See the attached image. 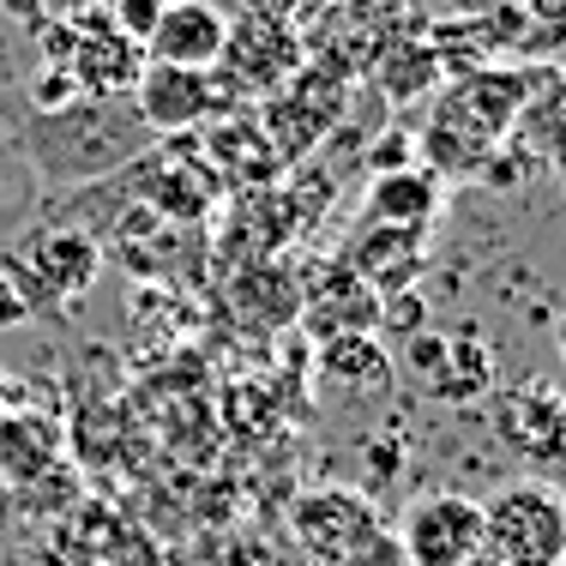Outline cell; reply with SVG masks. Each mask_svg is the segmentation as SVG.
I'll use <instances>...</instances> for the list:
<instances>
[{
    "label": "cell",
    "instance_id": "1",
    "mask_svg": "<svg viewBox=\"0 0 566 566\" xmlns=\"http://www.w3.org/2000/svg\"><path fill=\"white\" fill-rule=\"evenodd\" d=\"M548 66H476L464 78H447L434 115H428L422 139V169L434 181H476V169L489 164V151L512 133L518 109L536 97Z\"/></svg>",
    "mask_w": 566,
    "mask_h": 566
},
{
    "label": "cell",
    "instance_id": "2",
    "mask_svg": "<svg viewBox=\"0 0 566 566\" xmlns=\"http://www.w3.org/2000/svg\"><path fill=\"white\" fill-rule=\"evenodd\" d=\"M151 127L133 115L127 97H73L55 115H31L19 127V151L36 164L43 181H103L133 169L151 151Z\"/></svg>",
    "mask_w": 566,
    "mask_h": 566
},
{
    "label": "cell",
    "instance_id": "3",
    "mask_svg": "<svg viewBox=\"0 0 566 566\" xmlns=\"http://www.w3.org/2000/svg\"><path fill=\"white\" fill-rule=\"evenodd\" d=\"M482 555L501 566H566V494L524 476L482 506Z\"/></svg>",
    "mask_w": 566,
    "mask_h": 566
},
{
    "label": "cell",
    "instance_id": "4",
    "mask_svg": "<svg viewBox=\"0 0 566 566\" xmlns=\"http://www.w3.org/2000/svg\"><path fill=\"white\" fill-rule=\"evenodd\" d=\"M0 265H7L12 283H19L24 307H31V319H36V314H55V307L78 302V295L97 283L103 253H97V241H91L85 229L49 223V229H36V235H24L19 260H0Z\"/></svg>",
    "mask_w": 566,
    "mask_h": 566
},
{
    "label": "cell",
    "instance_id": "5",
    "mask_svg": "<svg viewBox=\"0 0 566 566\" xmlns=\"http://www.w3.org/2000/svg\"><path fill=\"white\" fill-rule=\"evenodd\" d=\"M489 428L494 440L531 470H560L566 464V392L555 380H512L494 386L489 398Z\"/></svg>",
    "mask_w": 566,
    "mask_h": 566
},
{
    "label": "cell",
    "instance_id": "6",
    "mask_svg": "<svg viewBox=\"0 0 566 566\" xmlns=\"http://www.w3.org/2000/svg\"><path fill=\"white\" fill-rule=\"evenodd\" d=\"M398 548L410 566H470L482 555V501L470 494H422L398 518Z\"/></svg>",
    "mask_w": 566,
    "mask_h": 566
},
{
    "label": "cell",
    "instance_id": "7",
    "mask_svg": "<svg viewBox=\"0 0 566 566\" xmlns=\"http://www.w3.org/2000/svg\"><path fill=\"white\" fill-rule=\"evenodd\" d=\"M290 531L314 560L338 566L344 555H356L374 531H386V524H380V506H374L368 489H338V482H332V489H314V494L295 501Z\"/></svg>",
    "mask_w": 566,
    "mask_h": 566
},
{
    "label": "cell",
    "instance_id": "8",
    "mask_svg": "<svg viewBox=\"0 0 566 566\" xmlns=\"http://www.w3.org/2000/svg\"><path fill=\"white\" fill-rule=\"evenodd\" d=\"M66 24V73H73L78 97H133L145 73V49L109 24V12H85V19H61Z\"/></svg>",
    "mask_w": 566,
    "mask_h": 566
},
{
    "label": "cell",
    "instance_id": "9",
    "mask_svg": "<svg viewBox=\"0 0 566 566\" xmlns=\"http://www.w3.org/2000/svg\"><path fill=\"white\" fill-rule=\"evenodd\" d=\"M127 103H133V115L151 127V139H169V133H199L206 120H218L223 91L211 73L145 61V73H139V85H133Z\"/></svg>",
    "mask_w": 566,
    "mask_h": 566
},
{
    "label": "cell",
    "instance_id": "10",
    "mask_svg": "<svg viewBox=\"0 0 566 566\" xmlns=\"http://www.w3.org/2000/svg\"><path fill=\"white\" fill-rule=\"evenodd\" d=\"M223 43H229V19H223L218 0H169L157 31H151V43H145V61L211 73V66L223 61Z\"/></svg>",
    "mask_w": 566,
    "mask_h": 566
},
{
    "label": "cell",
    "instance_id": "11",
    "mask_svg": "<svg viewBox=\"0 0 566 566\" xmlns=\"http://www.w3.org/2000/svg\"><path fill=\"white\" fill-rule=\"evenodd\" d=\"M307 326H314L319 344L374 338V326H380V295L349 272L344 260H332V265L314 272V290H307Z\"/></svg>",
    "mask_w": 566,
    "mask_h": 566
},
{
    "label": "cell",
    "instance_id": "12",
    "mask_svg": "<svg viewBox=\"0 0 566 566\" xmlns=\"http://www.w3.org/2000/svg\"><path fill=\"white\" fill-rule=\"evenodd\" d=\"M349 272L368 283L374 295H403L422 272V235L416 229H386V223H361L356 241H349Z\"/></svg>",
    "mask_w": 566,
    "mask_h": 566
},
{
    "label": "cell",
    "instance_id": "13",
    "mask_svg": "<svg viewBox=\"0 0 566 566\" xmlns=\"http://www.w3.org/2000/svg\"><path fill=\"white\" fill-rule=\"evenodd\" d=\"M55 458H61V422L55 416L19 410V403L0 410V482H7V489L43 482V470H55Z\"/></svg>",
    "mask_w": 566,
    "mask_h": 566
},
{
    "label": "cell",
    "instance_id": "14",
    "mask_svg": "<svg viewBox=\"0 0 566 566\" xmlns=\"http://www.w3.org/2000/svg\"><path fill=\"white\" fill-rule=\"evenodd\" d=\"M368 73H374V85H380V97L392 103V109H410V103L434 97V91L447 85L440 55L428 49V31H392Z\"/></svg>",
    "mask_w": 566,
    "mask_h": 566
},
{
    "label": "cell",
    "instance_id": "15",
    "mask_svg": "<svg viewBox=\"0 0 566 566\" xmlns=\"http://www.w3.org/2000/svg\"><path fill=\"white\" fill-rule=\"evenodd\" d=\"M422 386H428V398H440V403H482L494 386H501V368H494L489 338H482L476 326L447 332V349H440L434 374H428Z\"/></svg>",
    "mask_w": 566,
    "mask_h": 566
},
{
    "label": "cell",
    "instance_id": "16",
    "mask_svg": "<svg viewBox=\"0 0 566 566\" xmlns=\"http://www.w3.org/2000/svg\"><path fill=\"white\" fill-rule=\"evenodd\" d=\"M434 218H440V181L422 164L374 175V187H368V223L416 229V235H428V223H434Z\"/></svg>",
    "mask_w": 566,
    "mask_h": 566
},
{
    "label": "cell",
    "instance_id": "17",
    "mask_svg": "<svg viewBox=\"0 0 566 566\" xmlns=\"http://www.w3.org/2000/svg\"><path fill=\"white\" fill-rule=\"evenodd\" d=\"M398 361L380 338H332L319 349V386H349V392H386Z\"/></svg>",
    "mask_w": 566,
    "mask_h": 566
},
{
    "label": "cell",
    "instance_id": "18",
    "mask_svg": "<svg viewBox=\"0 0 566 566\" xmlns=\"http://www.w3.org/2000/svg\"><path fill=\"white\" fill-rule=\"evenodd\" d=\"M164 7H169V0H109L103 12H109V24L127 36V43L145 49V43H151V31H157V19H164Z\"/></svg>",
    "mask_w": 566,
    "mask_h": 566
},
{
    "label": "cell",
    "instance_id": "19",
    "mask_svg": "<svg viewBox=\"0 0 566 566\" xmlns=\"http://www.w3.org/2000/svg\"><path fill=\"white\" fill-rule=\"evenodd\" d=\"M73 97H78V85H73V73H66V66H36V78L24 85L31 115H55V109H66Z\"/></svg>",
    "mask_w": 566,
    "mask_h": 566
},
{
    "label": "cell",
    "instance_id": "20",
    "mask_svg": "<svg viewBox=\"0 0 566 566\" xmlns=\"http://www.w3.org/2000/svg\"><path fill=\"white\" fill-rule=\"evenodd\" d=\"M338 566H410V555L398 548V536H392V531H374L368 543H361L356 555H344Z\"/></svg>",
    "mask_w": 566,
    "mask_h": 566
},
{
    "label": "cell",
    "instance_id": "21",
    "mask_svg": "<svg viewBox=\"0 0 566 566\" xmlns=\"http://www.w3.org/2000/svg\"><path fill=\"white\" fill-rule=\"evenodd\" d=\"M0 19L24 24V31H36L43 24V0H0Z\"/></svg>",
    "mask_w": 566,
    "mask_h": 566
},
{
    "label": "cell",
    "instance_id": "22",
    "mask_svg": "<svg viewBox=\"0 0 566 566\" xmlns=\"http://www.w3.org/2000/svg\"><path fill=\"white\" fill-rule=\"evenodd\" d=\"M109 0H43V19H85V12H103Z\"/></svg>",
    "mask_w": 566,
    "mask_h": 566
},
{
    "label": "cell",
    "instance_id": "23",
    "mask_svg": "<svg viewBox=\"0 0 566 566\" xmlns=\"http://www.w3.org/2000/svg\"><path fill=\"white\" fill-rule=\"evenodd\" d=\"M447 7H452V19H489V12L524 7V0H447Z\"/></svg>",
    "mask_w": 566,
    "mask_h": 566
},
{
    "label": "cell",
    "instance_id": "24",
    "mask_svg": "<svg viewBox=\"0 0 566 566\" xmlns=\"http://www.w3.org/2000/svg\"><path fill=\"white\" fill-rule=\"evenodd\" d=\"M524 12L536 24H566V0H524Z\"/></svg>",
    "mask_w": 566,
    "mask_h": 566
},
{
    "label": "cell",
    "instance_id": "25",
    "mask_svg": "<svg viewBox=\"0 0 566 566\" xmlns=\"http://www.w3.org/2000/svg\"><path fill=\"white\" fill-rule=\"evenodd\" d=\"M548 73H555V78H543V91H548V103H555V115L566 120V61L548 66Z\"/></svg>",
    "mask_w": 566,
    "mask_h": 566
},
{
    "label": "cell",
    "instance_id": "26",
    "mask_svg": "<svg viewBox=\"0 0 566 566\" xmlns=\"http://www.w3.org/2000/svg\"><path fill=\"white\" fill-rule=\"evenodd\" d=\"M392 470H398V447L380 440V447H374V476H392Z\"/></svg>",
    "mask_w": 566,
    "mask_h": 566
},
{
    "label": "cell",
    "instance_id": "27",
    "mask_svg": "<svg viewBox=\"0 0 566 566\" xmlns=\"http://www.w3.org/2000/svg\"><path fill=\"white\" fill-rule=\"evenodd\" d=\"M555 356H560V368H566V314H555Z\"/></svg>",
    "mask_w": 566,
    "mask_h": 566
},
{
    "label": "cell",
    "instance_id": "28",
    "mask_svg": "<svg viewBox=\"0 0 566 566\" xmlns=\"http://www.w3.org/2000/svg\"><path fill=\"white\" fill-rule=\"evenodd\" d=\"M560 199H566V164H560Z\"/></svg>",
    "mask_w": 566,
    "mask_h": 566
},
{
    "label": "cell",
    "instance_id": "29",
    "mask_svg": "<svg viewBox=\"0 0 566 566\" xmlns=\"http://www.w3.org/2000/svg\"><path fill=\"white\" fill-rule=\"evenodd\" d=\"M0 410H7V386H0Z\"/></svg>",
    "mask_w": 566,
    "mask_h": 566
},
{
    "label": "cell",
    "instance_id": "30",
    "mask_svg": "<svg viewBox=\"0 0 566 566\" xmlns=\"http://www.w3.org/2000/svg\"><path fill=\"white\" fill-rule=\"evenodd\" d=\"M338 7H344V0H338Z\"/></svg>",
    "mask_w": 566,
    "mask_h": 566
}]
</instances>
